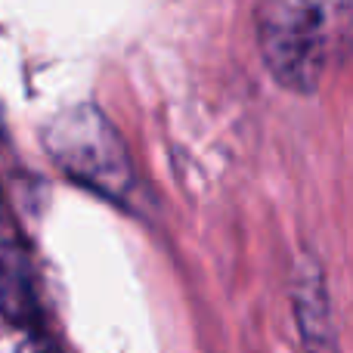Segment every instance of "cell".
I'll return each mask as SVG.
<instances>
[{
    "mask_svg": "<svg viewBox=\"0 0 353 353\" xmlns=\"http://www.w3.org/2000/svg\"><path fill=\"white\" fill-rule=\"evenodd\" d=\"M0 313L19 325H28L37 319L31 261L22 245L16 242H0Z\"/></svg>",
    "mask_w": 353,
    "mask_h": 353,
    "instance_id": "277c9868",
    "label": "cell"
},
{
    "mask_svg": "<svg viewBox=\"0 0 353 353\" xmlns=\"http://www.w3.org/2000/svg\"><path fill=\"white\" fill-rule=\"evenodd\" d=\"M341 0H257L254 31L263 65L285 90H316Z\"/></svg>",
    "mask_w": 353,
    "mask_h": 353,
    "instance_id": "6da1fadb",
    "label": "cell"
},
{
    "mask_svg": "<svg viewBox=\"0 0 353 353\" xmlns=\"http://www.w3.org/2000/svg\"><path fill=\"white\" fill-rule=\"evenodd\" d=\"M294 310H298V329H301V341H304V353H338L329 298H325L319 270L313 263H298Z\"/></svg>",
    "mask_w": 353,
    "mask_h": 353,
    "instance_id": "3957f363",
    "label": "cell"
},
{
    "mask_svg": "<svg viewBox=\"0 0 353 353\" xmlns=\"http://www.w3.org/2000/svg\"><path fill=\"white\" fill-rule=\"evenodd\" d=\"M0 208H3V205H0Z\"/></svg>",
    "mask_w": 353,
    "mask_h": 353,
    "instance_id": "8992f818",
    "label": "cell"
},
{
    "mask_svg": "<svg viewBox=\"0 0 353 353\" xmlns=\"http://www.w3.org/2000/svg\"><path fill=\"white\" fill-rule=\"evenodd\" d=\"M50 159L72 180L121 199L134 186V165L115 124L97 105H72L43 128Z\"/></svg>",
    "mask_w": 353,
    "mask_h": 353,
    "instance_id": "7a4b0ae2",
    "label": "cell"
},
{
    "mask_svg": "<svg viewBox=\"0 0 353 353\" xmlns=\"http://www.w3.org/2000/svg\"><path fill=\"white\" fill-rule=\"evenodd\" d=\"M16 353H59V350H56L47 338H28Z\"/></svg>",
    "mask_w": 353,
    "mask_h": 353,
    "instance_id": "5b68a950",
    "label": "cell"
}]
</instances>
